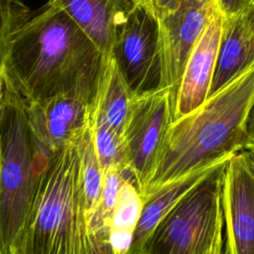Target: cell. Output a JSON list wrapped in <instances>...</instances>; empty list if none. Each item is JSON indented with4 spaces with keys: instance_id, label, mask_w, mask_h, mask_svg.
Returning a JSON list of instances; mask_svg holds the SVG:
<instances>
[{
    "instance_id": "1",
    "label": "cell",
    "mask_w": 254,
    "mask_h": 254,
    "mask_svg": "<svg viewBox=\"0 0 254 254\" xmlns=\"http://www.w3.org/2000/svg\"><path fill=\"white\" fill-rule=\"evenodd\" d=\"M104 55L60 8L3 0L0 74L27 103L58 95L92 105Z\"/></svg>"
},
{
    "instance_id": "2",
    "label": "cell",
    "mask_w": 254,
    "mask_h": 254,
    "mask_svg": "<svg viewBox=\"0 0 254 254\" xmlns=\"http://www.w3.org/2000/svg\"><path fill=\"white\" fill-rule=\"evenodd\" d=\"M254 105V64L167 128L142 196L193 170L244 150Z\"/></svg>"
},
{
    "instance_id": "3",
    "label": "cell",
    "mask_w": 254,
    "mask_h": 254,
    "mask_svg": "<svg viewBox=\"0 0 254 254\" xmlns=\"http://www.w3.org/2000/svg\"><path fill=\"white\" fill-rule=\"evenodd\" d=\"M9 254H96L85 217L76 141L50 156Z\"/></svg>"
},
{
    "instance_id": "4",
    "label": "cell",
    "mask_w": 254,
    "mask_h": 254,
    "mask_svg": "<svg viewBox=\"0 0 254 254\" xmlns=\"http://www.w3.org/2000/svg\"><path fill=\"white\" fill-rule=\"evenodd\" d=\"M51 155L32 131L27 102L4 83L0 105V254L10 253Z\"/></svg>"
},
{
    "instance_id": "5",
    "label": "cell",
    "mask_w": 254,
    "mask_h": 254,
    "mask_svg": "<svg viewBox=\"0 0 254 254\" xmlns=\"http://www.w3.org/2000/svg\"><path fill=\"white\" fill-rule=\"evenodd\" d=\"M227 161L161 218L140 254H225L221 190Z\"/></svg>"
},
{
    "instance_id": "6",
    "label": "cell",
    "mask_w": 254,
    "mask_h": 254,
    "mask_svg": "<svg viewBox=\"0 0 254 254\" xmlns=\"http://www.w3.org/2000/svg\"><path fill=\"white\" fill-rule=\"evenodd\" d=\"M110 54L135 95L159 88L158 19L147 7L136 3L127 13L116 29Z\"/></svg>"
},
{
    "instance_id": "7",
    "label": "cell",
    "mask_w": 254,
    "mask_h": 254,
    "mask_svg": "<svg viewBox=\"0 0 254 254\" xmlns=\"http://www.w3.org/2000/svg\"><path fill=\"white\" fill-rule=\"evenodd\" d=\"M214 8V0H182L176 9L158 19L159 88L169 90L173 114L185 66Z\"/></svg>"
},
{
    "instance_id": "8",
    "label": "cell",
    "mask_w": 254,
    "mask_h": 254,
    "mask_svg": "<svg viewBox=\"0 0 254 254\" xmlns=\"http://www.w3.org/2000/svg\"><path fill=\"white\" fill-rule=\"evenodd\" d=\"M172 121L168 89L158 88L135 97L123 138L129 169L142 196L152 177L162 139Z\"/></svg>"
},
{
    "instance_id": "9",
    "label": "cell",
    "mask_w": 254,
    "mask_h": 254,
    "mask_svg": "<svg viewBox=\"0 0 254 254\" xmlns=\"http://www.w3.org/2000/svg\"><path fill=\"white\" fill-rule=\"evenodd\" d=\"M225 254H254V151L235 153L223 170Z\"/></svg>"
},
{
    "instance_id": "10",
    "label": "cell",
    "mask_w": 254,
    "mask_h": 254,
    "mask_svg": "<svg viewBox=\"0 0 254 254\" xmlns=\"http://www.w3.org/2000/svg\"><path fill=\"white\" fill-rule=\"evenodd\" d=\"M90 112L91 105L67 95L27 103L32 131L50 154L78 139L90 124Z\"/></svg>"
},
{
    "instance_id": "11",
    "label": "cell",
    "mask_w": 254,
    "mask_h": 254,
    "mask_svg": "<svg viewBox=\"0 0 254 254\" xmlns=\"http://www.w3.org/2000/svg\"><path fill=\"white\" fill-rule=\"evenodd\" d=\"M222 21L223 15L215 5L206 27L192 49L185 66L177 94L173 121L196 109L209 95Z\"/></svg>"
},
{
    "instance_id": "12",
    "label": "cell",
    "mask_w": 254,
    "mask_h": 254,
    "mask_svg": "<svg viewBox=\"0 0 254 254\" xmlns=\"http://www.w3.org/2000/svg\"><path fill=\"white\" fill-rule=\"evenodd\" d=\"M64 11L103 55L112 50L116 29L135 0H49Z\"/></svg>"
},
{
    "instance_id": "13",
    "label": "cell",
    "mask_w": 254,
    "mask_h": 254,
    "mask_svg": "<svg viewBox=\"0 0 254 254\" xmlns=\"http://www.w3.org/2000/svg\"><path fill=\"white\" fill-rule=\"evenodd\" d=\"M253 64L254 35L248 26L244 13L223 15L209 95L218 91Z\"/></svg>"
},
{
    "instance_id": "14",
    "label": "cell",
    "mask_w": 254,
    "mask_h": 254,
    "mask_svg": "<svg viewBox=\"0 0 254 254\" xmlns=\"http://www.w3.org/2000/svg\"><path fill=\"white\" fill-rule=\"evenodd\" d=\"M136 96L112 55H104L90 120L102 123L123 135Z\"/></svg>"
},
{
    "instance_id": "15",
    "label": "cell",
    "mask_w": 254,
    "mask_h": 254,
    "mask_svg": "<svg viewBox=\"0 0 254 254\" xmlns=\"http://www.w3.org/2000/svg\"><path fill=\"white\" fill-rule=\"evenodd\" d=\"M234 155V154H233ZM233 155L193 170L160 187L143 199V207L137 224L130 254H140L142 247L161 218L192 188Z\"/></svg>"
},
{
    "instance_id": "16",
    "label": "cell",
    "mask_w": 254,
    "mask_h": 254,
    "mask_svg": "<svg viewBox=\"0 0 254 254\" xmlns=\"http://www.w3.org/2000/svg\"><path fill=\"white\" fill-rule=\"evenodd\" d=\"M142 207L143 198L131 174L122 182L112 210L109 229L112 254H130Z\"/></svg>"
},
{
    "instance_id": "17",
    "label": "cell",
    "mask_w": 254,
    "mask_h": 254,
    "mask_svg": "<svg viewBox=\"0 0 254 254\" xmlns=\"http://www.w3.org/2000/svg\"><path fill=\"white\" fill-rule=\"evenodd\" d=\"M76 147L80 159L85 217L87 222L98 208L103 187V172L94 149L90 124L76 140Z\"/></svg>"
},
{
    "instance_id": "18",
    "label": "cell",
    "mask_w": 254,
    "mask_h": 254,
    "mask_svg": "<svg viewBox=\"0 0 254 254\" xmlns=\"http://www.w3.org/2000/svg\"><path fill=\"white\" fill-rule=\"evenodd\" d=\"M92 141L102 172L108 170H130L123 135L106 125L91 121Z\"/></svg>"
},
{
    "instance_id": "19",
    "label": "cell",
    "mask_w": 254,
    "mask_h": 254,
    "mask_svg": "<svg viewBox=\"0 0 254 254\" xmlns=\"http://www.w3.org/2000/svg\"><path fill=\"white\" fill-rule=\"evenodd\" d=\"M182 0H135L137 4L147 7L157 19L176 9Z\"/></svg>"
},
{
    "instance_id": "20",
    "label": "cell",
    "mask_w": 254,
    "mask_h": 254,
    "mask_svg": "<svg viewBox=\"0 0 254 254\" xmlns=\"http://www.w3.org/2000/svg\"><path fill=\"white\" fill-rule=\"evenodd\" d=\"M252 1L253 0H214V3L223 15H235L245 11Z\"/></svg>"
},
{
    "instance_id": "21",
    "label": "cell",
    "mask_w": 254,
    "mask_h": 254,
    "mask_svg": "<svg viewBox=\"0 0 254 254\" xmlns=\"http://www.w3.org/2000/svg\"><path fill=\"white\" fill-rule=\"evenodd\" d=\"M244 150L254 151V105L251 108L249 113L248 122H247V136Z\"/></svg>"
},
{
    "instance_id": "22",
    "label": "cell",
    "mask_w": 254,
    "mask_h": 254,
    "mask_svg": "<svg viewBox=\"0 0 254 254\" xmlns=\"http://www.w3.org/2000/svg\"><path fill=\"white\" fill-rule=\"evenodd\" d=\"M245 18L247 20L248 26L252 32V34L254 35V0L250 3V5L245 9V11H243Z\"/></svg>"
},
{
    "instance_id": "23",
    "label": "cell",
    "mask_w": 254,
    "mask_h": 254,
    "mask_svg": "<svg viewBox=\"0 0 254 254\" xmlns=\"http://www.w3.org/2000/svg\"><path fill=\"white\" fill-rule=\"evenodd\" d=\"M3 87H4V80H3V77H2V75L0 74V105H1V100H2Z\"/></svg>"
},
{
    "instance_id": "24",
    "label": "cell",
    "mask_w": 254,
    "mask_h": 254,
    "mask_svg": "<svg viewBox=\"0 0 254 254\" xmlns=\"http://www.w3.org/2000/svg\"><path fill=\"white\" fill-rule=\"evenodd\" d=\"M2 6H3V0H0V21H1V12H2Z\"/></svg>"
}]
</instances>
